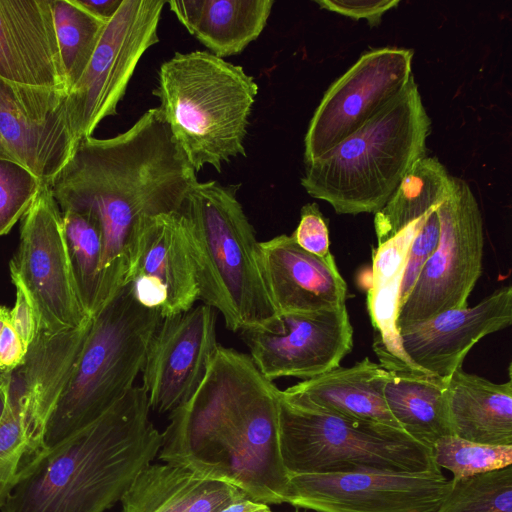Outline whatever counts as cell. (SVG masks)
<instances>
[{"label":"cell","mask_w":512,"mask_h":512,"mask_svg":"<svg viewBox=\"0 0 512 512\" xmlns=\"http://www.w3.org/2000/svg\"><path fill=\"white\" fill-rule=\"evenodd\" d=\"M10 275L16 290L15 303L10 310V324L28 348L34 341L38 330L37 316L23 284L14 274Z\"/></svg>","instance_id":"obj_38"},{"label":"cell","mask_w":512,"mask_h":512,"mask_svg":"<svg viewBox=\"0 0 512 512\" xmlns=\"http://www.w3.org/2000/svg\"><path fill=\"white\" fill-rule=\"evenodd\" d=\"M0 79L67 93L50 0H0Z\"/></svg>","instance_id":"obj_18"},{"label":"cell","mask_w":512,"mask_h":512,"mask_svg":"<svg viewBox=\"0 0 512 512\" xmlns=\"http://www.w3.org/2000/svg\"><path fill=\"white\" fill-rule=\"evenodd\" d=\"M413 50L384 47L365 52L327 89L304 138V163L356 132L408 85Z\"/></svg>","instance_id":"obj_12"},{"label":"cell","mask_w":512,"mask_h":512,"mask_svg":"<svg viewBox=\"0 0 512 512\" xmlns=\"http://www.w3.org/2000/svg\"><path fill=\"white\" fill-rule=\"evenodd\" d=\"M284 331L241 332L250 357L269 380H303L337 366L353 348V327L346 304L314 312L282 316Z\"/></svg>","instance_id":"obj_16"},{"label":"cell","mask_w":512,"mask_h":512,"mask_svg":"<svg viewBox=\"0 0 512 512\" xmlns=\"http://www.w3.org/2000/svg\"><path fill=\"white\" fill-rule=\"evenodd\" d=\"M9 319L10 310L4 306H0V334L2 332L4 325L9 321Z\"/></svg>","instance_id":"obj_44"},{"label":"cell","mask_w":512,"mask_h":512,"mask_svg":"<svg viewBox=\"0 0 512 512\" xmlns=\"http://www.w3.org/2000/svg\"><path fill=\"white\" fill-rule=\"evenodd\" d=\"M435 464L459 479L499 470L512 465V445L472 442L449 434L431 447Z\"/></svg>","instance_id":"obj_32"},{"label":"cell","mask_w":512,"mask_h":512,"mask_svg":"<svg viewBox=\"0 0 512 512\" xmlns=\"http://www.w3.org/2000/svg\"><path fill=\"white\" fill-rule=\"evenodd\" d=\"M67 93L0 79V156L49 186L77 144L66 110Z\"/></svg>","instance_id":"obj_14"},{"label":"cell","mask_w":512,"mask_h":512,"mask_svg":"<svg viewBox=\"0 0 512 512\" xmlns=\"http://www.w3.org/2000/svg\"><path fill=\"white\" fill-rule=\"evenodd\" d=\"M50 4L68 93L86 69L108 21L78 0H50Z\"/></svg>","instance_id":"obj_29"},{"label":"cell","mask_w":512,"mask_h":512,"mask_svg":"<svg viewBox=\"0 0 512 512\" xmlns=\"http://www.w3.org/2000/svg\"><path fill=\"white\" fill-rule=\"evenodd\" d=\"M450 480L449 492L436 512H512V465Z\"/></svg>","instance_id":"obj_31"},{"label":"cell","mask_w":512,"mask_h":512,"mask_svg":"<svg viewBox=\"0 0 512 512\" xmlns=\"http://www.w3.org/2000/svg\"><path fill=\"white\" fill-rule=\"evenodd\" d=\"M431 120L412 77L356 132L305 164L301 185L336 213L378 212L426 154Z\"/></svg>","instance_id":"obj_5"},{"label":"cell","mask_w":512,"mask_h":512,"mask_svg":"<svg viewBox=\"0 0 512 512\" xmlns=\"http://www.w3.org/2000/svg\"><path fill=\"white\" fill-rule=\"evenodd\" d=\"M425 216L407 226L393 238L377 245L373 252L372 279L367 293V307L376 331L374 351L381 362L380 366L387 371L422 372L416 369L405 356L396 320L408 250Z\"/></svg>","instance_id":"obj_24"},{"label":"cell","mask_w":512,"mask_h":512,"mask_svg":"<svg viewBox=\"0 0 512 512\" xmlns=\"http://www.w3.org/2000/svg\"><path fill=\"white\" fill-rule=\"evenodd\" d=\"M246 495L183 466L150 464L121 498L122 512H221Z\"/></svg>","instance_id":"obj_23"},{"label":"cell","mask_w":512,"mask_h":512,"mask_svg":"<svg viewBox=\"0 0 512 512\" xmlns=\"http://www.w3.org/2000/svg\"><path fill=\"white\" fill-rule=\"evenodd\" d=\"M43 187L28 169L0 156V236L25 216Z\"/></svg>","instance_id":"obj_33"},{"label":"cell","mask_w":512,"mask_h":512,"mask_svg":"<svg viewBox=\"0 0 512 512\" xmlns=\"http://www.w3.org/2000/svg\"><path fill=\"white\" fill-rule=\"evenodd\" d=\"M449 432L482 444L512 445V380L495 383L462 369L447 380Z\"/></svg>","instance_id":"obj_25"},{"label":"cell","mask_w":512,"mask_h":512,"mask_svg":"<svg viewBox=\"0 0 512 512\" xmlns=\"http://www.w3.org/2000/svg\"><path fill=\"white\" fill-rule=\"evenodd\" d=\"M279 391L249 355L218 345L196 392L169 413L158 458L228 482L255 502L287 503Z\"/></svg>","instance_id":"obj_2"},{"label":"cell","mask_w":512,"mask_h":512,"mask_svg":"<svg viewBox=\"0 0 512 512\" xmlns=\"http://www.w3.org/2000/svg\"><path fill=\"white\" fill-rule=\"evenodd\" d=\"M136 300L144 307L160 313L167 302V290L155 277L138 276L131 281Z\"/></svg>","instance_id":"obj_40"},{"label":"cell","mask_w":512,"mask_h":512,"mask_svg":"<svg viewBox=\"0 0 512 512\" xmlns=\"http://www.w3.org/2000/svg\"><path fill=\"white\" fill-rule=\"evenodd\" d=\"M291 236L309 253L320 257L330 254L329 229L316 203H308L301 208L299 224Z\"/></svg>","instance_id":"obj_36"},{"label":"cell","mask_w":512,"mask_h":512,"mask_svg":"<svg viewBox=\"0 0 512 512\" xmlns=\"http://www.w3.org/2000/svg\"><path fill=\"white\" fill-rule=\"evenodd\" d=\"M439 236L440 220L437 209H434L426 214L422 226L410 244L401 280L399 307L413 288L423 266L435 251Z\"/></svg>","instance_id":"obj_35"},{"label":"cell","mask_w":512,"mask_h":512,"mask_svg":"<svg viewBox=\"0 0 512 512\" xmlns=\"http://www.w3.org/2000/svg\"><path fill=\"white\" fill-rule=\"evenodd\" d=\"M218 345L216 313L206 304L162 318L141 371L151 411L171 413L185 404L202 383Z\"/></svg>","instance_id":"obj_15"},{"label":"cell","mask_w":512,"mask_h":512,"mask_svg":"<svg viewBox=\"0 0 512 512\" xmlns=\"http://www.w3.org/2000/svg\"><path fill=\"white\" fill-rule=\"evenodd\" d=\"M387 371V370H386ZM447 380L412 371H387L385 402L402 429L428 447L449 435L446 410Z\"/></svg>","instance_id":"obj_27"},{"label":"cell","mask_w":512,"mask_h":512,"mask_svg":"<svg viewBox=\"0 0 512 512\" xmlns=\"http://www.w3.org/2000/svg\"><path fill=\"white\" fill-rule=\"evenodd\" d=\"M27 450L25 416L21 404L8 389L0 419V507L17 477Z\"/></svg>","instance_id":"obj_34"},{"label":"cell","mask_w":512,"mask_h":512,"mask_svg":"<svg viewBox=\"0 0 512 512\" xmlns=\"http://www.w3.org/2000/svg\"><path fill=\"white\" fill-rule=\"evenodd\" d=\"M90 326L91 318L76 329L55 334L38 328L24 361L10 371L9 387L17 393L26 416L23 463L42 449L47 421L71 376Z\"/></svg>","instance_id":"obj_19"},{"label":"cell","mask_w":512,"mask_h":512,"mask_svg":"<svg viewBox=\"0 0 512 512\" xmlns=\"http://www.w3.org/2000/svg\"><path fill=\"white\" fill-rule=\"evenodd\" d=\"M258 84L240 65L209 51L176 52L158 71L153 94L165 122L197 173L210 165L217 172L238 156Z\"/></svg>","instance_id":"obj_6"},{"label":"cell","mask_w":512,"mask_h":512,"mask_svg":"<svg viewBox=\"0 0 512 512\" xmlns=\"http://www.w3.org/2000/svg\"><path fill=\"white\" fill-rule=\"evenodd\" d=\"M450 486L441 471L294 474L287 503L314 512H436Z\"/></svg>","instance_id":"obj_13"},{"label":"cell","mask_w":512,"mask_h":512,"mask_svg":"<svg viewBox=\"0 0 512 512\" xmlns=\"http://www.w3.org/2000/svg\"><path fill=\"white\" fill-rule=\"evenodd\" d=\"M22 219L10 274L27 291L38 328L55 334L82 326L91 317L80 300L62 214L48 186L40 190Z\"/></svg>","instance_id":"obj_11"},{"label":"cell","mask_w":512,"mask_h":512,"mask_svg":"<svg viewBox=\"0 0 512 512\" xmlns=\"http://www.w3.org/2000/svg\"><path fill=\"white\" fill-rule=\"evenodd\" d=\"M81 303L92 317L98 310L102 234L97 220L82 212H61Z\"/></svg>","instance_id":"obj_30"},{"label":"cell","mask_w":512,"mask_h":512,"mask_svg":"<svg viewBox=\"0 0 512 512\" xmlns=\"http://www.w3.org/2000/svg\"><path fill=\"white\" fill-rule=\"evenodd\" d=\"M10 371H4L0 374V419L5 409L7 399V385Z\"/></svg>","instance_id":"obj_43"},{"label":"cell","mask_w":512,"mask_h":512,"mask_svg":"<svg viewBox=\"0 0 512 512\" xmlns=\"http://www.w3.org/2000/svg\"><path fill=\"white\" fill-rule=\"evenodd\" d=\"M143 275L157 278L167 290L162 318L190 310L199 299L180 212L146 216L141 220L126 284Z\"/></svg>","instance_id":"obj_21"},{"label":"cell","mask_w":512,"mask_h":512,"mask_svg":"<svg viewBox=\"0 0 512 512\" xmlns=\"http://www.w3.org/2000/svg\"><path fill=\"white\" fill-rule=\"evenodd\" d=\"M133 386L98 419L24 462L1 512H104L158 456L162 433Z\"/></svg>","instance_id":"obj_3"},{"label":"cell","mask_w":512,"mask_h":512,"mask_svg":"<svg viewBox=\"0 0 512 512\" xmlns=\"http://www.w3.org/2000/svg\"><path fill=\"white\" fill-rule=\"evenodd\" d=\"M512 323V286L497 288L472 307L451 309L400 334L402 350L418 370L448 380L470 349Z\"/></svg>","instance_id":"obj_17"},{"label":"cell","mask_w":512,"mask_h":512,"mask_svg":"<svg viewBox=\"0 0 512 512\" xmlns=\"http://www.w3.org/2000/svg\"><path fill=\"white\" fill-rule=\"evenodd\" d=\"M451 190V175L436 157H423L405 175L400 185L375 213L377 244L400 233L407 226L437 209Z\"/></svg>","instance_id":"obj_28"},{"label":"cell","mask_w":512,"mask_h":512,"mask_svg":"<svg viewBox=\"0 0 512 512\" xmlns=\"http://www.w3.org/2000/svg\"><path fill=\"white\" fill-rule=\"evenodd\" d=\"M326 9L354 20L365 19L370 26H377L382 16L399 4L398 0H315Z\"/></svg>","instance_id":"obj_37"},{"label":"cell","mask_w":512,"mask_h":512,"mask_svg":"<svg viewBox=\"0 0 512 512\" xmlns=\"http://www.w3.org/2000/svg\"><path fill=\"white\" fill-rule=\"evenodd\" d=\"M160 312L142 306L127 283L91 317L79 357L43 436L51 448L98 419L134 385Z\"/></svg>","instance_id":"obj_7"},{"label":"cell","mask_w":512,"mask_h":512,"mask_svg":"<svg viewBox=\"0 0 512 512\" xmlns=\"http://www.w3.org/2000/svg\"><path fill=\"white\" fill-rule=\"evenodd\" d=\"M4 371H5V370H3V369H1V368H0V374H1V373H3Z\"/></svg>","instance_id":"obj_45"},{"label":"cell","mask_w":512,"mask_h":512,"mask_svg":"<svg viewBox=\"0 0 512 512\" xmlns=\"http://www.w3.org/2000/svg\"><path fill=\"white\" fill-rule=\"evenodd\" d=\"M279 444L288 475L441 471L404 430L295 403L281 390Z\"/></svg>","instance_id":"obj_8"},{"label":"cell","mask_w":512,"mask_h":512,"mask_svg":"<svg viewBox=\"0 0 512 512\" xmlns=\"http://www.w3.org/2000/svg\"><path fill=\"white\" fill-rule=\"evenodd\" d=\"M386 373L379 364L365 357L351 367L339 365L281 393L295 403L403 430L383 397Z\"/></svg>","instance_id":"obj_22"},{"label":"cell","mask_w":512,"mask_h":512,"mask_svg":"<svg viewBox=\"0 0 512 512\" xmlns=\"http://www.w3.org/2000/svg\"><path fill=\"white\" fill-rule=\"evenodd\" d=\"M27 350L9 319L0 334V368L5 371L14 370L24 361Z\"/></svg>","instance_id":"obj_39"},{"label":"cell","mask_w":512,"mask_h":512,"mask_svg":"<svg viewBox=\"0 0 512 512\" xmlns=\"http://www.w3.org/2000/svg\"><path fill=\"white\" fill-rule=\"evenodd\" d=\"M79 3L97 17L109 21L117 12L123 0H78Z\"/></svg>","instance_id":"obj_41"},{"label":"cell","mask_w":512,"mask_h":512,"mask_svg":"<svg viewBox=\"0 0 512 512\" xmlns=\"http://www.w3.org/2000/svg\"><path fill=\"white\" fill-rule=\"evenodd\" d=\"M165 4L163 0H123L107 22L86 69L66 95L77 143L91 137L106 117L117 114L140 59L159 41Z\"/></svg>","instance_id":"obj_10"},{"label":"cell","mask_w":512,"mask_h":512,"mask_svg":"<svg viewBox=\"0 0 512 512\" xmlns=\"http://www.w3.org/2000/svg\"><path fill=\"white\" fill-rule=\"evenodd\" d=\"M221 512H272V510L269 505L255 502L246 497L233 502Z\"/></svg>","instance_id":"obj_42"},{"label":"cell","mask_w":512,"mask_h":512,"mask_svg":"<svg viewBox=\"0 0 512 512\" xmlns=\"http://www.w3.org/2000/svg\"><path fill=\"white\" fill-rule=\"evenodd\" d=\"M437 213L438 245L399 307V333L441 312L467 307L482 272L483 221L466 181L451 176L450 193Z\"/></svg>","instance_id":"obj_9"},{"label":"cell","mask_w":512,"mask_h":512,"mask_svg":"<svg viewBox=\"0 0 512 512\" xmlns=\"http://www.w3.org/2000/svg\"><path fill=\"white\" fill-rule=\"evenodd\" d=\"M263 277L280 316L314 312L345 304L347 285L333 255L302 249L291 235L259 242Z\"/></svg>","instance_id":"obj_20"},{"label":"cell","mask_w":512,"mask_h":512,"mask_svg":"<svg viewBox=\"0 0 512 512\" xmlns=\"http://www.w3.org/2000/svg\"><path fill=\"white\" fill-rule=\"evenodd\" d=\"M170 11L213 55L241 53L265 26L273 0H170Z\"/></svg>","instance_id":"obj_26"},{"label":"cell","mask_w":512,"mask_h":512,"mask_svg":"<svg viewBox=\"0 0 512 512\" xmlns=\"http://www.w3.org/2000/svg\"><path fill=\"white\" fill-rule=\"evenodd\" d=\"M240 184L196 182L180 213L199 299L223 316L232 332L284 331L269 295L253 225L237 198Z\"/></svg>","instance_id":"obj_4"},{"label":"cell","mask_w":512,"mask_h":512,"mask_svg":"<svg viewBox=\"0 0 512 512\" xmlns=\"http://www.w3.org/2000/svg\"><path fill=\"white\" fill-rule=\"evenodd\" d=\"M197 181L158 107L122 133L76 144L48 187L61 212L87 213L100 226L98 309L126 285L141 220L179 212Z\"/></svg>","instance_id":"obj_1"}]
</instances>
